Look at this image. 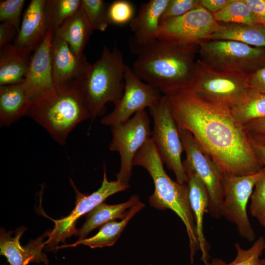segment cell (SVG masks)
<instances>
[{
	"label": "cell",
	"instance_id": "cell-1",
	"mask_svg": "<svg viewBox=\"0 0 265 265\" xmlns=\"http://www.w3.org/2000/svg\"><path fill=\"white\" fill-rule=\"evenodd\" d=\"M165 96L178 128L192 134L223 173L249 175L264 167L244 126L230 108L207 102L185 89Z\"/></svg>",
	"mask_w": 265,
	"mask_h": 265
},
{
	"label": "cell",
	"instance_id": "cell-2",
	"mask_svg": "<svg viewBox=\"0 0 265 265\" xmlns=\"http://www.w3.org/2000/svg\"><path fill=\"white\" fill-rule=\"evenodd\" d=\"M128 44L136 56L132 69L141 80L155 87L164 95L187 86L195 71L199 45L157 38L140 42L132 37Z\"/></svg>",
	"mask_w": 265,
	"mask_h": 265
},
{
	"label": "cell",
	"instance_id": "cell-3",
	"mask_svg": "<svg viewBox=\"0 0 265 265\" xmlns=\"http://www.w3.org/2000/svg\"><path fill=\"white\" fill-rule=\"evenodd\" d=\"M163 164L151 138L138 151L133 160V166L144 168L154 182L155 190L149 198L151 206L159 210H172L185 225L192 264L195 254L199 248L187 185L173 181L164 170Z\"/></svg>",
	"mask_w": 265,
	"mask_h": 265
},
{
	"label": "cell",
	"instance_id": "cell-4",
	"mask_svg": "<svg viewBox=\"0 0 265 265\" xmlns=\"http://www.w3.org/2000/svg\"><path fill=\"white\" fill-rule=\"evenodd\" d=\"M55 88L53 94L31 102L27 116L64 145L73 129L91 115L76 84Z\"/></svg>",
	"mask_w": 265,
	"mask_h": 265
},
{
	"label": "cell",
	"instance_id": "cell-5",
	"mask_svg": "<svg viewBox=\"0 0 265 265\" xmlns=\"http://www.w3.org/2000/svg\"><path fill=\"white\" fill-rule=\"evenodd\" d=\"M126 65L122 52L116 45L112 50L104 45L100 58L90 64L77 84L91 122L102 113L107 103L115 106L122 97Z\"/></svg>",
	"mask_w": 265,
	"mask_h": 265
},
{
	"label": "cell",
	"instance_id": "cell-6",
	"mask_svg": "<svg viewBox=\"0 0 265 265\" xmlns=\"http://www.w3.org/2000/svg\"><path fill=\"white\" fill-rule=\"evenodd\" d=\"M198 58L213 70L247 77L265 66V49L232 40H206L199 44Z\"/></svg>",
	"mask_w": 265,
	"mask_h": 265
},
{
	"label": "cell",
	"instance_id": "cell-7",
	"mask_svg": "<svg viewBox=\"0 0 265 265\" xmlns=\"http://www.w3.org/2000/svg\"><path fill=\"white\" fill-rule=\"evenodd\" d=\"M154 121L151 139L163 162L175 175L176 181L186 184L187 177L182 154L184 151L179 130L165 95L149 108Z\"/></svg>",
	"mask_w": 265,
	"mask_h": 265
},
{
	"label": "cell",
	"instance_id": "cell-8",
	"mask_svg": "<svg viewBox=\"0 0 265 265\" xmlns=\"http://www.w3.org/2000/svg\"><path fill=\"white\" fill-rule=\"evenodd\" d=\"M246 77L213 70L197 59L194 75L185 89L207 102L231 109L248 89Z\"/></svg>",
	"mask_w": 265,
	"mask_h": 265
},
{
	"label": "cell",
	"instance_id": "cell-9",
	"mask_svg": "<svg viewBox=\"0 0 265 265\" xmlns=\"http://www.w3.org/2000/svg\"><path fill=\"white\" fill-rule=\"evenodd\" d=\"M265 171L264 167L249 175L223 173L222 216L234 223L239 235L250 242L255 240L256 234L247 215V206L256 183Z\"/></svg>",
	"mask_w": 265,
	"mask_h": 265
},
{
	"label": "cell",
	"instance_id": "cell-10",
	"mask_svg": "<svg viewBox=\"0 0 265 265\" xmlns=\"http://www.w3.org/2000/svg\"><path fill=\"white\" fill-rule=\"evenodd\" d=\"M150 122L145 109L140 110L126 121L110 127L111 151L120 157V167L116 178L129 188L133 166V159L138 151L151 138Z\"/></svg>",
	"mask_w": 265,
	"mask_h": 265
},
{
	"label": "cell",
	"instance_id": "cell-11",
	"mask_svg": "<svg viewBox=\"0 0 265 265\" xmlns=\"http://www.w3.org/2000/svg\"><path fill=\"white\" fill-rule=\"evenodd\" d=\"M179 130L186 155L183 162L185 169L193 173L205 185L210 198L208 212L212 217L218 219L222 217L223 173L190 132L179 128Z\"/></svg>",
	"mask_w": 265,
	"mask_h": 265
},
{
	"label": "cell",
	"instance_id": "cell-12",
	"mask_svg": "<svg viewBox=\"0 0 265 265\" xmlns=\"http://www.w3.org/2000/svg\"><path fill=\"white\" fill-rule=\"evenodd\" d=\"M103 169V179L101 186L96 191L87 195L81 193L70 179V183L76 194V206L67 216L60 219L53 220L54 227L51 232H49V238L45 241L46 248L48 250L56 249L59 242H64L67 238L77 235L78 229L76 228V223L80 216L86 214L98 205L104 202L110 196L129 188L117 180L108 181L105 165H104Z\"/></svg>",
	"mask_w": 265,
	"mask_h": 265
},
{
	"label": "cell",
	"instance_id": "cell-13",
	"mask_svg": "<svg viewBox=\"0 0 265 265\" xmlns=\"http://www.w3.org/2000/svg\"><path fill=\"white\" fill-rule=\"evenodd\" d=\"M221 24L201 6L159 25L156 38L171 42L197 45L208 40Z\"/></svg>",
	"mask_w": 265,
	"mask_h": 265
},
{
	"label": "cell",
	"instance_id": "cell-14",
	"mask_svg": "<svg viewBox=\"0 0 265 265\" xmlns=\"http://www.w3.org/2000/svg\"><path fill=\"white\" fill-rule=\"evenodd\" d=\"M125 86L122 97L114 109L101 119V123L112 126L126 121L132 114L156 105L160 100L161 93L155 87L144 83L126 65Z\"/></svg>",
	"mask_w": 265,
	"mask_h": 265
},
{
	"label": "cell",
	"instance_id": "cell-15",
	"mask_svg": "<svg viewBox=\"0 0 265 265\" xmlns=\"http://www.w3.org/2000/svg\"><path fill=\"white\" fill-rule=\"evenodd\" d=\"M53 32L50 30L33 51L24 84L31 102L53 94L51 66V47Z\"/></svg>",
	"mask_w": 265,
	"mask_h": 265
},
{
	"label": "cell",
	"instance_id": "cell-16",
	"mask_svg": "<svg viewBox=\"0 0 265 265\" xmlns=\"http://www.w3.org/2000/svg\"><path fill=\"white\" fill-rule=\"evenodd\" d=\"M51 58L55 87L77 85L91 64L84 54L76 56L67 43L55 33L51 44Z\"/></svg>",
	"mask_w": 265,
	"mask_h": 265
},
{
	"label": "cell",
	"instance_id": "cell-17",
	"mask_svg": "<svg viewBox=\"0 0 265 265\" xmlns=\"http://www.w3.org/2000/svg\"><path fill=\"white\" fill-rule=\"evenodd\" d=\"M26 228L21 226L15 231V236H11L13 232L6 231L0 228V254L4 256L10 265H27L31 262L40 263L43 262L48 265L49 260L46 255L42 253L45 247L44 238L48 236L49 232H46L36 239H31L26 246L21 245L20 239Z\"/></svg>",
	"mask_w": 265,
	"mask_h": 265
},
{
	"label": "cell",
	"instance_id": "cell-18",
	"mask_svg": "<svg viewBox=\"0 0 265 265\" xmlns=\"http://www.w3.org/2000/svg\"><path fill=\"white\" fill-rule=\"evenodd\" d=\"M46 0H32L25 11L14 44L33 52L50 30L45 5Z\"/></svg>",
	"mask_w": 265,
	"mask_h": 265
},
{
	"label": "cell",
	"instance_id": "cell-19",
	"mask_svg": "<svg viewBox=\"0 0 265 265\" xmlns=\"http://www.w3.org/2000/svg\"><path fill=\"white\" fill-rule=\"evenodd\" d=\"M185 171L187 177L189 201L194 215L199 248L202 253L201 260L204 265H210V246L205 237L203 227L204 214L209 212V193L205 185L196 175L188 170Z\"/></svg>",
	"mask_w": 265,
	"mask_h": 265
},
{
	"label": "cell",
	"instance_id": "cell-20",
	"mask_svg": "<svg viewBox=\"0 0 265 265\" xmlns=\"http://www.w3.org/2000/svg\"><path fill=\"white\" fill-rule=\"evenodd\" d=\"M31 53L11 43L0 49V86L24 82L31 60Z\"/></svg>",
	"mask_w": 265,
	"mask_h": 265
},
{
	"label": "cell",
	"instance_id": "cell-21",
	"mask_svg": "<svg viewBox=\"0 0 265 265\" xmlns=\"http://www.w3.org/2000/svg\"><path fill=\"white\" fill-rule=\"evenodd\" d=\"M169 0H151L142 3L137 15L129 23L132 36L140 42L156 39L160 19Z\"/></svg>",
	"mask_w": 265,
	"mask_h": 265
},
{
	"label": "cell",
	"instance_id": "cell-22",
	"mask_svg": "<svg viewBox=\"0 0 265 265\" xmlns=\"http://www.w3.org/2000/svg\"><path fill=\"white\" fill-rule=\"evenodd\" d=\"M30 105L23 82L0 86V126H9L27 116Z\"/></svg>",
	"mask_w": 265,
	"mask_h": 265
},
{
	"label": "cell",
	"instance_id": "cell-23",
	"mask_svg": "<svg viewBox=\"0 0 265 265\" xmlns=\"http://www.w3.org/2000/svg\"><path fill=\"white\" fill-rule=\"evenodd\" d=\"M93 30L81 5L53 33L67 43L76 56L80 57Z\"/></svg>",
	"mask_w": 265,
	"mask_h": 265
},
{
	"label": "cell",
	"instance_id": "cell-24",
	"mask_svg": "<svg viewBox=\"0 0 265 265\" xmlns=\"http://www.w3.org/2000/svg\"><path fill=\"white\" fill-rule=\"evenodd\" d=\"M139 198L132 195L122 203L108 205L103 202L86 214V220L82 226L77 230V241L86 238L88 234L94 229L116 219H123L127 215L129 211L138 203Z\"/></svg>",
	"mask_w": 265,
	"mask_h": 265
},
{
	"label": "cell",
	"instance_id": "cell-25",
	"mask_svg": "<svg viewBox=\"0 0 265 265\" xmlns=\"http://www.w3.org/2000/svg\"><path fill=\"white\" fill-rule=\"evenodd\" d=\"M144 206V204L139 201L129 210L126 217L121 221L118 222L113 220L108 222L102 225L99 232L94 236L81 240L77 241L72 244L62 245L57 248L75 247L79 244L87 245L91 248L112 246L118 239L121 233L130 220Z\"/></svg>",
	"mask_w": 265,
	"mask_h": 265
},
{
	"label": "cell",
	"instance_id": "cell-26",
	"mask_svg": "<svg viewBox=\"0 0 265 265\" xmlns=\"http://www.w3.org/2000/svg\"><path fill=\"white\" fill-rule=\"evenodd\" d=\"M221 24L208 40H232L252 47L265 49V25Z\"/></svg>",
	"mask_w": 265,
	"mask_h": 265
},
{
	"label": "cell",
	"instance_id": "cell-27",
	"mask_svg": "<svg viewBox=\"0 0 265 265\" xmlns=\"http://www.w3.org/2000/svg\"><path fill=\"white\" fill-rule=\"evenodd\" d=\"M235 119L244 125L265 117V93L248 88L241 99L231 108Z\"/></svg>",
	"mask_w": 265,
	"mask_h": 265
},
{
	"label": "cell",
	"instance_id": "cell-28",
	"mask_svg": "<svg viewBox=\"0 0 265 265\" xmlns=\"http://www.w3.org/2000/svg\"><path fill=\"white\" fill-rule=\"evenodd\" d=\"M81 5V0H46L45 11L49 29L54 32Z\"/></svg>",
	"mask_w": 265,
	"mask_h": 265
},
{
	"label": "cell",
	"instance_id": "cell-29",
	"mask_svg": "<svg viewBox=\"0 0 265 265\" xmlns=\"http://www.w3.org/2000/svg\"><path fill=\"white\" fill-rule=\"evenodd\" d=\"M212 14L214 19L221 24H259L244 0H231Z\"/></svg>",
	"mask_w": 265,
	"mask_h": 265
},
{
	"label": "cell",
	"instance_id": "cell-30",
	"mask_svg": "<svg viewBox=\"0 0 265 265\" xmlns=\"http://www.w3.org/2000/svg\"><path fill=\"white\" fill-rule=\"evenodd\" d=\"M235 247L237 251L235 259L227 263L221 259L213 258L210 265H265V259L261 258L265 250V238L261 236L257 239L249 248H242L236 242Z\"/></svg>",
	"mask_w": 265,
	"mask_h": 265
},
{
	"label": "cell",
	"instance_id": "cell-31",
	"mask_svg": "<svg viewBox=\"0 0 265 265\" xmlns=\"http://www.w3.org/2000/svg\"><path fill=\"white\" fill-rule=\"evenodd\" d=\"M108 6L102 0H81V7L93 30L104 31L110 25Z\"/></svg>",
	"mask_w": 265,
	"mask_h": 265
},
{
	"label": "cell",
	"instance_id": "cell-32",
	"mask_svg": "<svg viewBox=\"0 0 265 265\" xmlns=\"http://www.w3.org/2000/svg\"><path fill=\"white\" fill-rule=\"evenodd\" d=\"M250 200V214L265 227V171L256 183Z\"/></svg>",
	"mask_w": 265,
	"mask_h": 265
},
{
	"label": "cell",
	"instance_id": "cell-33",
	"mask_svg": "<svg viewBox=\"0 0 265 265\" xmlns=\"http://www.w3.org/2000/svg\"><path fill=\"white\" fill-rule=\"evenodd\" d=\"M134 9L132 3L126 0L113 1L107 8V17L110 24L123 25L134 18Z\"/></svg>",
	"mask_w": 265,
	"mask_h": 265
},
{
	"label": "cell",
	"instance_id": "cell-34",
	"mask_svg": "<svg viewBox=\"0 0 265 265\" xmlns=\"http://www.w3.org/2000/svg\"><path fill=\"white\" fill-rule=\"evenodd\" d=\"M25 0H4L0 1V21L8 22L19 31L20 27L21 16Z\"/></svg>",
	"mask_w": 265,
	"mask_h": 265
},
{
	"label": "cell",
	"instance_id": "cell-35",
	"mask_svg": "<svg viewBox=\"0 0 265 265\" xmlns=\"http://www.w3.org/2000/svg\"><path fill=\"white\" fill-rule=\"evenodd\" d=\"M200 5V0H169L160 18V25L180 17Z\"/></svg>",
	"mask_w": 265,
	"mask_h": 265
},
{
	"label": "cell",
	"instance_id": "cell-36",
	"mask_svg": "<svg viewBox=\"0 0 265 265\" xmlns=\"http://www.w3.org/2000/svg\"><path fill=\"white\" fill-rule=\"evenodd\" d=\"M245 81L248 88L265 93V66L247 76Z\"/></svg>",
	"mask_w": 265,
	"mask_h": 265
},
{
	"label": "cell",
	"instance_id": "cell-37",
	"mask_svg": "<svg viewBox=\"0 0 265 265\" xmlns=\"http://www.w3.org/2000/svg\"><path fill=\"white\" fill-rule=\"evenodd\" d=\"M18 31L16 27L8 22L0 25V49L15 40Z\"/></svg>",
	"mask_w": 265,
	"mask_h": 265
},
{
	"label": "cell",
	"instance_id": "cell-38",
	"mask_svg": "<svg viewBox=\"0 0 265 265\" xmlns=\"http://www.w3.org/2000/svg\"><path fill=\"white\" fill-rule=\"evenodd\" d=\"M259 24L265 25V0H244Z\"/></svg>",
	"mask_w": 265,
	"mask_h": 265
},
{
	"label": "cell",
	"instance_id": "cell-39",
	"mask_svg": "<svg viewBox=\"0 0 265 265\" xmlns=\"http://www.w3.org/2000/svg\"><path fill=\"white\" fill-rule=\"evenodd\" d=\"M244 126L250 136H265V117L252 121Z\"/></svg>",
	"mask_w": 265,
	"mask_h": 265
},
{
	"label": "cell",
	"instance_id": "cell-40",
	"mask_svg": "<svg viewBox=\"0 0 265 265\" xmlns=\"http://www.w3.org/2000/svg\"><path fill=\"white\" fill-rule=\"evenodd\" d=\"M231 0H200V5L212 14L221 9Z\"/></svg>",
	"mask_w": 265,
	"mask_h": 265
},
{
	"label": "cell",
	"instance_id": "cell-41",
	"mask_svg": "<svg viewBox=\"0 0 265 265\" xmlns=\"http://www.w3.org/2000/svg\"><path fill=\"white\" fill-rule=\"evenodd\" d=\"M250 140L253 150L258 160L263 166L265 167V145L257 142L251 138H250Z\"/></svg>",
	"mask_w": 265,
	"mask_h": 265
},
{
	"label": "cell",
	"instance_id": "cell-42",
	"mask_svg": "<svg viewBox=\"0 0 265 265\" xmlns=\"http://www.w3.org/2000/svg\"><path fill=\"white\" fill-rule=\"evenodd\" d=\"M250 137L258 143L265 145V136H250Z\"/></svg>",
	"mask_w": 265,
	"mask_h": 265
}]
</instances>
